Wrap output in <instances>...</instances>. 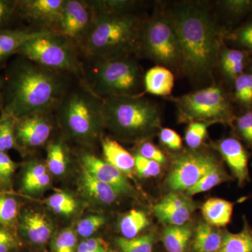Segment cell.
Here are the masks:
<instances>
[{
    "label": "cell",
    "instance_id": "21",
    "mask_svg": "<svg viewBox=\"0 0 252 252\" xmlns=\"http://www.w3.org/2000/svg\"><path fill=\"white\" fill-rule=\"evenodd\" d=\"M80 187L86 196L97 203L111 205L116 201L118 193L110 186L97 180L83 168Z\"/></svg>",
    "mask_w": 252,
    "mask_h": 252
},
{
    "label": "cell",
    "instance_id": "13",
    "mask_svg": "<svg viewBox=\"0 0 252 252\" xmlns=\"http://www.w3.org/2000/svg\"><path fill=\"white\" fill-rule=\"evenodd\" d=\"M52 130L50 113L32 114L16 119V139L28 148L39 147L45 144Z\"/></svg>",
    "mask_w": 252,
    "mask_h": 252
},
{
    "label": "cell",
    "instance_id": "35",
    "mask_svg": "<svg viewBox=\"0 0 252 252\" xmlns=\"http://www.w3.org/2000/svg\"><path fill=\"white\" fill-rule=\"evenodd\" d=\"M231 127L237 138L243 141L252 155V109L237 114Z\"/></svg>",
    "mask_w": 252,
    "mask_h": 252
},
{
    "label": "cell",
    "instance_id": "39",
    "mask_svg": "<svg viewBox=\"0 0 252 252\" xmlns=\"http://www.w3.org/2000/svg\"><path fill=\"white\" fill-rule=\"evenodd\" d=\"M211 124L205 122H193L189 123L186 130L185 142L192 149H198L203 144L207 135V128Z\"/></svg>",
    "mask_w": 252,
    "mask_h": 252
},
{
    "label": "cell",
    "instance_id": "34",
    "mask_svg": "<svg viewBox=\"0 0 252 252\" xmlns=\"http://www.w3.org/2000/svg\"><path fill=\"white\" fill-rule=\"evenodd\" d=\"M217 4L230 21H240L252 14V0H223Z\"/></svg>",
    "mask_w": 252,
    "mask_h": 252
},
{
    "label": "cell",
    "instance_id": "17",
    "mask_svg": "<svg viewBox=\"0 0 252 252\" xmlns=\"http://www.w3.org/2000/svg\"><path fill=\"white\" fill-rule=\"evenodd\" d=\"M252 61V55L235 48H229L223 42L219 55L217 67L225 80L233 84L237 78L247 72L245 70L249 69Z\"/></svg>",
    "mask_w": 252,
    "mask_h": 252
},
{
    "label": "cell",
    "instance_id": "6",
    "mask_svg": "<svg viewBox=\"0 0 252 252\" xmlns=\"http://www.w3.org/2000/svg\"><path fill=\"white\" fill-rule=\"evenodd\" d=\"M177 75H184L183 56L170 7L158 6L147 18L142 32L140 56Z\"/></svg>",
    "mask_w": 252,
    "mask_h": 252
},
{
    "label": "cell",
    "instance_id": "25",
    "mask_svg": "<svg viewBox=\"0 0 252 252\" xmlns=\"http://www.w3.org/2000/svg\"><path fill=\"white\" fill-rule=\"evenodd\" d=\"M50 184L51 177L45 165L38 162L28 165L23 176V191L31 195L39 193L49 187Z\"/></svg>",
    "mask_w": 252,
    "mask_h": 252
},
{
    "label": "cell",
    "instance_id": "28",
    "mask_svg": "<svg viewBox=\"0 0 252 252\" xmlns=\"http://www.w3.org/2000/svg\"><path fill=\"white\" fill-rule=\"evenodd\" d=\"M95 14H121L137 12L142 1L136 0H89Z\"/></svg>",
    "mask_w": 252,
    "mask_h": 252
},
{
    "label": "cell",
    "instance_id": "8",
    "mask_svg": "<svg viewBox=\"0 0 252 252\" xmlns=\"http://www.w3.org/2000/svg\"><path fill=\"white\" fill-rule=\"evenodd\" d=\"M180 122H200L232 126L237 116L230 94L220 84L210 85L172 97Z\"/></svg>",
    "mask_w": 252,
    "mask_h": 252
},
{
    "label": "cell",
    "instance_id": "51",
    "mask_svg": "<svg viewBox=\"0 0 252 252\" xmlns=\"http://www.w3.org/2000/svg\"><path fill=\"white\" fill-rule=\"evenodd\" d=\"M248 72L250 73V74H251L252 75V61L251 64H250V67H249Z\"/></svg>",
    "mask_w": 252,
    "mask_h": 252
},
{
    "label": "cell",
    "instance_id": "10",
    "mask_svg": "<svg viewBox=\"0 0 252 252\" xmlns=\"http://www.w3.org/2000/svg\"><path fill=\"white\" fill-rule=\"evenodd\" d=\"M215 155L205 151L192 150L174 159L166 185L173 192L187 191L220 163Z\"/></svg>",
    "mask_w": 252,
    "mask_h": 252
},
{
    "label": "cell",
    "instance_id": "41",
    "mask_svg": "<svg viewBox=\"0 0 252 252\" xmlns=\"http://www.w3.org/2000/svg\"><path fill=\"white\" fill-rule=\"evenodd\" d=\"M18 214V205L16 199L9 196H0V225L12 223Z\"/></svg>",
    "mask_w": 252,
    "mask_h": 252
},
{
    "label": "cell",
    "instance_id": "33",
    "mask_svg": "<svg viewBox=\"0 0 252 252\" xmlns=\"http://www.w3.org/2000/svg\"><path fill=\"white\" fill-rule=\"evenodd\" d=\"M46 167L55 176L63 175L67 170V154L61 142H51L48 145Z\"/></svg>",
    "mask_w": 252,
    "mask_h": 252
},
{
    "label": "cell",
    "instance_id": "14",
    "mask_svg": "<svg viewBox=\"0 0 252 252\" xmlns=\"http://www.w3.org/2000/svg\"><path fill=\"white\" fill-rule=\"evenodd\" d=\"M216 149L226 162L240 187H243L250 182L248 163L251 153L241 141L235 137H224L217 142Z\"/></svg>",
    "mask_w": 252,
    "mask_h": 252
},
{
    "label": "cell",
    "instance_id": "4",
    "mask_svg": "<svg viewBox=\"0 0 252 252\" xmlns=\"http://www.w3.org/2000/svg\"><path fill=\"white\" fill-rule=\"evenodd\" d=\"M104 126L118 138L144 142L161 129L160 109L142 95L102 99Z\"/></svg>",
    "mask_w": 252,
    "mask_h": 252
},
{
    "label": "cell",
    "instance_id": "3",
    "mask_svg": "<svg viewBox=\"0 0 252 252\" xmlns=\"http://www.w3.org/2000/svg\"><path fill=\"white\" fill-rule=\"evenodd\" d=\"M92 26L79 51L86 59L140 56L147 18L135 13H94Z\"/></svg>",
    "mask_w": 252,
    "mask_h": 252
},
{
    "label": "cell",
    "instance_id": "23",
    "mask_svg": "<svg viewBox=\"0 0 252 252\" xmlns=\"http://www.w3.org/2000/svg\"><path fill=\"white\" fill-rule=\"evenodd\" d=\"M235 203L221 198H210L202 206L205 221L215 228L226 226L231 220Z\"/></svg>",
    "mask_w": 252,
    "mask_h": 252
},
{
    "label": "cell",
    "instance_id": "37",
    "mask_svg": "<svg viewBox=\"0 0 252 252\" xmlns=\"http://www.w3.org/2000/svg\"><path fill=\"white\" fill-rule=\"evenodd\" d=\"M48 206L55 212L63 216H69L75 212L77 203L72 195L64 192H56L48 198Z\"/></svg>",
    "mask_w": 252,
    "mask_h": 252
},
{
    "label": "cell",
    "instance_id": "1",
    "mask_svg": "<svg viewBox=\"0 0 252 252\" xmlns=\"http://www.w3.org/2000/svg\"><path fill=\"white\" fill-rule=\"evenodd\" d=\"M170 9L182 48L184 76L196 85H210L225 31L207 3L180 1Z\"/></svg>",
    "mask_w": 252,
    "mask_h": 252
},
{
    "label": "cell",
    "instance_id": "46",
    "mask_svg": "<svg viewBox=\"0 0 252 252\" xmlns=\"http://www.w3.org/2000/svg\"><path fill=\"white\" fill-rule=\"evenodd\" d=\"M16 164L5 152H0V184L7 185L14 173Z\"/></svg>",
    "mask_w": 252,
    "mask_h": 252
},
{
    "label": "cell",
    "instance_id": "31",
    "mask_svg": "<svg viewBox=\"0 0 252 252\" xmlns=\"http://www.w3.org/2000/svg\"><path fill=\"white\" fill-rule=\"evenodd\" d=\"M230 176L225 172L222 164L220 162L210 172H207L196 185L186 191L187 195H196L204 193L223 182L231 180Z\"/></svg>",
    "mask_w": 252,
    "mask_h": 252
},
{
    "label": "cell",
    "instance_id": "47",
    "mask_svg": "<svg viewBox=\"0 0 252 252\" xmlns=\"http://www.w3.org/2000/svg\"><path fill=\"white\" fill-rule=\"evenodd\" d=\"M17 8V1L0 0V28L5 26Z\"/></svg>",
    "mask_w": 252,
    "mask_h": 252
},
{
    "label": "cell",
    "instance_id": "50",
    "mask_svg": "<svg viewBox=\"0 0 252 252\" xmlns=\"http://www.w3.org/2000/svg\"><path fill=\"white\" fill-rule=\"evenodd\" d=\"M1 88H2V84L0 81V104L1 103V99H2V94H1Z\"/></svg>",
    "mask_w": 252,
    "mask_h": 252
},
{
    "label": "cell",
    "instance_id": "5",
    "mask_svg": "<svg viewBox=\"0 0 252 252\" xmlns=\"http://www.w3.org/2000/svg\"><path fill=\"white\" fill-rule=\"evenodd\" d=\"M87 60L86 86L99 99L142 95L144 74L135 56Z\"/></svg>",
    "mask_w": 252,
    "mask_h": 252
},
{
    "label": "cell",
    "instance_id": "7",
    "mask_svg": "<svg viewBox=\"0 0 252 252\" xmlns=\"http://www.w3.org/2000/svg\"><path fill=\"white\" fill-rule=\"evenodd\" d=\"M56 110L63 130L77 140H95L104 126L102 99L81 84L68 91Z\"/></svg>",
    "mask_w": 252,
    "mask_h": 252
},
{
    "label": "cell",
    "instance_id": "43",
    "mask_svg": "<svg viewBox=\"0 0 252 252\" xmlns=\"http://www.w3.org/2000/svg\"><path fill=\"white\" fill-rule=\"evenodd\" d=\"M135 170L140 177L150 178L157 177L160 172V164L145 158L140 154L135 156Z\"/></svg>",
    "mask_w": 252,
    "mask_h": 252
},
{
    "label": "cell",
    "instance_id": "11",
    "mask_svg": "<svg viewBox=\"0 0 252 252\" xmlns=\"http://www.w3.org/2000/svg\"><path fill=\"white\" fill-rule=\"evenodd\" d=\"M94 15L89 0H65L53 32L65 38L79 49L92 26Z\"/></svg>",
    "mask_w": 252,
    "mask_h": 252
},
{
    "label": "cell",
    "instance_id": "40",
    "mask_svg": "<svg viewBox=\"0 0 252 252\" xmlns=\"http://www.w3.org/2000/svg\"><path fill=\"white\" fill-rule=\"evenodd\" d=\"M52 252H77V238L75 232L66 228L60 232L51 243Z\"/></svg>",
    "mask_w": 252,
    "mask_h": 252
},
{
    "label": "cell",
    "instance_id": "22",
    "mask_svg": "<svg viewBox=\"0 0 252 252\" xmlns=\"http://www.w3.org/2000/svg\"><path fill=\"white\" fill-rule=\"evenodd\" d=\"M46 32L49 31L0 30V62L17 54L18 50L28 41Z\"/></svg>",
    "mask_w": 252,
    "mask_h": 252
},
{
    "label": "cell",
    "instance_id": "9",
    "mask_svg": "<svg viewBox=\"0 0 252 252\" xmlns=\"http://www.w3.org/2000/svg\"><path fill=\"white\" fill-rule=\"evenodd\" d=\"M17 54L47 69L74 76L87 89L84 64L79 58L80 52L65 38L52 32H46L28 41Z\"/></svg>",
    "mask_w": 252,
    "mask_h": 252
},
{
    "label": "cell",
    "instance_id": "38",
    "mask_svg": "<svg viewBox=\"0 0 252 252\" xmlns=\"http://www.w3.org/2000/svg\"><path fill=\"white\" fill-rule=\"evenodd\" d=\"M16 119L6 113L0 118V152L12 149L16 144Z\"/></svg>",
    "mask_w": 252,
    "mask_h": 252
},
{
    "label": "cell",
    "instance_id": "45",
    "mask_svg": "<svg viewBox=\"0 0 252 252\" xmlns=\"http://www.w3.org/2000/svg\"><path fill=\"white\" fill-rule=\"evenodd\" d=\"M159 139L165 147L173 151H179L182 148L183 142L181 136L175 130L170 128H161L159 131Z\"/></svg>",
    "mask_w": 252,
    "mask_h": 252
},
{
    "label": "cell",
    "instance_id": "20",
    "mask_svg": "<svg viewBox=\"0 0 252 252\" xmlns=\"http://www.w3.org/2000/svg\"><path fill=\"white\" fill-rule=\"evenodd\" d=\"M102 148L106 162L115 167L126 176L135 170V157L117 141L105 137L102 140Z\"/></svg>",
    "mask_w": 252,
    "mask_h": 252
},
{
    "label": "cell",
    "instance_id": "2",
    "mask_svg": "<svg viewBox=\"0 0 252 252\" xmlns=\"http://www.w3.org/2000/svg\"><path fill=\"white\" fill-rule=\"evenodd\" d=\"M8 79L4 112L16 119L56 110L70 90L69 74L25 59Z\"/></svg>",
    "mask_w": 252,
    "mask_h": 252
},
{
    "label": "cell",
    "instance_id": "32",
    "mask_svg": "<svg viewBox=\"0 0 252 252\" xmlns=\"http://www.w3.org/2000/svg\"><path fill=\"white\" fill-rule=\"evenodd\" d=\"M224 41L229 42L235 49L252 55V20L231 31H225Z\"/></svg>",
    "mask_w": 252,
    "mask_h": 252
},
{
    "label": "cell",
    "instance_id": "48",
    "mask_svg": "<svg viewBox=\"0 0 252 252\" xmlns=\"http://www.w3.org/2000/svg\"><path fill=\"white\" fill-rule=\"evenodd\" d=\"M14 238L15 237L11 234V233H10L9 230L0 228V245L4 243V242Z\"/></svg>",
    "mask_w": 252,
    "mask_h": 252
},
{
    "label": "cell",
    "instance_id": "42",
    "mask_svg": "<svg viewBox=\"0 0 252 252\" xmlns=\"http://www.w3.org/2000/svg\"><path fill=\"white\" fill-rule=\"evenodd\" d=\"M104 223L105 220L103 217L92 215L79 220L76 232L81 238H88L98 230Z\"/></svg>",
    "mask_w": 252,
    "mask_h": 252
},
{
    "label": "cell",
    "instance_id": "27",
    "mask_svg": "<svg viewBox=\"0 0 252 252\" xmlns=\"http://www.w3.org/2000/svg\"><path fill=\"white\" fill-rule=\"evenodd\" d=\"M218 252H252V227L243 217V229L236 233L224 231Z\"/></svg>",
    "mask_w": 252,
    "mask_h": 252
},
{
    "label": "cell",
    "instance_id": "15",
    "mask_svg": "<svg viewBox=\"0 0 252 252\" xmlns=\"http://www.w3.org/2000/svg\"><path fill=\"white\" fill-rule=\"evenodd\" d=\"M81 160L84 170L94 178L112 187L118 194L129 195L133 191L126 175L108 162L89 153L83 154Z\"/></svg>",
    "mask_w": 252,
    "mask_h": 252
},
{
    "label": "cell",
    "instance_id": "19",
    "mask_svg": "<svg viewBox=\"0 0 252 252\" xmlns=\"http://www.w3.org/2000/svg\"><path fill=\"white\" fill-rule=\"evenodd\" d=\"M175 86V74L162 66L150 68L144 75V90L147 94L158 96H168Z\"/></svg>",
    "mask_w": 252,
    "mask_h": 252
},
{
    "label": "cell",
    "instance_id": "36",
    "mask_svg": "<svg viewBox=\"0 0 252 252\" xmlns=\"http://www.w3.org/2000/svg\"><path fill=\"white\" fill-rule=\"evenodd\" d=\"M155 241L153 233L132 239L119 238L116 240L123 252H152Z\"/></svg>",
    "mask_w": 252,
    "mask_h": 252
},
{
    "label": "cell",
    "instance_id": "16",
    "mask_svg": "<svg viewBox=\"0 0 252 252\" xmlns=\"http://www.w3.org/2000/svg\"><path fill=\"white\" fill-rule=\"evenodd\" d=\"M194 205L189 199L180 194L165 195L154 207L158 220L168 225H182L190 220Z\"/></svg>",
    "mask_w": 252,
    "mask_h": 252
},
{
    "label": "cell",
    "instance_id": "24",
    "mask_svg": "<svg viewBox=\"0 0 252 252\" xmlns=\"http://www.w3.org/2000/svg\"><path fill=\"white\" fill-rule=\"evenodd\" d=\"M224 231L207 223H199L195 229L193 245V252H218L223 242Z\"/></svg>",
    "mask_w": 252,
    "mask_h": 252
},
{
    "label": "cell",
    "instance_id": "44",
    "mask_svg": "<svg viewBox=\"0 0 252 252\" xmlns=\"http://www.w3.org/2000/svg\"><path fill=\"white\" fill-rule=\"evenodd\" d=\"M137 154H140L142 157L149 160H154L160 165L166 161V158L163 152L152 142H147V141L141 142L137 149Z\"/></svg>",
    "mask_w": 252,
    "mask_h": 252
},
{
    "label": "cell",
    "instance_id": "52",
    "mask_svg": "<svg viewBox=\"0 0 252 252\" xmlns=\"http://www.w3.org/2000/svg\"><path fill=\"white\" fill-rule=\"evenodd\" d=\"M106 252H113V251H107Z\"/></svg>",
    "mask_w": 252,
    "mask_h": 252
},
{
    "label": "cell",
    "instance_id": "18",
    "mask_svg": "<svg viewBox=\"0 0 252 252\" xmlns=\"http://www.w3.org/2000/svg\"><path fill=\"white\" fill-rule=\"evenodd\" d=\"M22 234L32 243L43 245L52 236V223L44 214L28 210L23 214L20 220Z\"/></svg>",
    "mask_w": 252,
    "mask_h": 252
},
{
    "label": "cell",
    "instance_id": "49",
    "mask_svg": "<svg viewBox=\"0 0 252 252\" xmlns=\"http://www.w3.org/2000/svg\"><path fill=\"white\" fill-rule=\"evenodd\" d=\"M77 252H94L88 245L86 240L81 242L77 247Z\"/></svg>",
    "mask_w": 252,
    "mask_h": 252
},
{
    "label": "cell",
    "instance_id": "29",
    "mask_svg": "<svg viewBox=\"0 0 252 252\" xmlns=\"http://www.w3.org/2000/svg\"><path fill=\"white\" fill-rule=\"evenodd\" d=\"M233 92L230 97L235 105L243 110L252 109V75L249 72L244 73L237 78L233 84Z\"/></svg>",
    "mask_w": 252,
    "mask_h": 252
},
{
    "label": "cell",
    "instance_id": "12",
    "mask_svg": "<svg viewBox=\"0 0 252 252\" xmlns=\"http://www.w3.org/2000/svg\"><path fill=\"white\" fill-rule=\"evenodd\" d=\"M65 0H21L16 11L35 25L39 31L54 32L62 14Z\"/></svg>",
    "mask_w": 252,
    "mask_h": 252
},
{
    "label": "cell",
    "instance_id": "26",
    "mask_svg": "<svg viewBox=\"0 0 252 252\" xmlns=\"http://www.w3.org/2000/svg\"><path fill=\"white\" fill-rule=\"evenodd\" d=\"M193 235L191 225H168L162 232V243L167 252H187Z\"/></svg>",
    "mask_w": 252,
    "mask_h": 252
},
{
    "label": "cell",
    "instance_id": "30",
    "mask_svg": "<svg viewBox=\"0 0 252 252\" xmlns=\"http://www.w3.org/2000/svg\"><path fill=\"white\" fill-rule=\"evenodd\" d=\"M149 220L147 215L141 210H132L121 220L119 228L123 238L132 239L148 226Z\"/></svg>",
    "mask_w": 252,
    "mask_h": 252
}]
</instances>
